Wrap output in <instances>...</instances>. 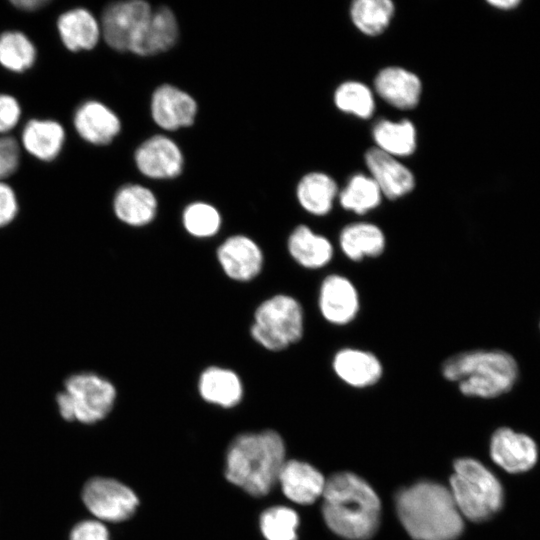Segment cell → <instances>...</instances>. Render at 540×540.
I'll return each mask as SVG.
<instances>
[{"mask_svg": "<svg viewBox=\"0 0 540 540\" xmlns=\"http://www.w3.org/2000/svg\"><path fill=\"white\" fill-rule=\"evenodd\" d=\"M73 124L85 141L95 145L110 143L121 128L117 115L98 101L82 103L74 113Z\"/></svg>", "mask_w": 540, "mask_h": 540, "instance_id": "20", "label": "cell"}, {"mask_svg": "<svg viewBox=\"0 0 540 540\" xmlns=\"http://www.w3.org/2000/svg\"><path fill=\"white\" fill-rule=\"evenodd\" d=\"M69 540H109V533L101 521L84 520L72 528Z\"/></svg>", "mask_w": 540, "mask_h": 540, "instance_id": "37", "label": "cell"}, {"mask_svg": "<svg viewBox=\"0 0 540 540\" xmlns=\"http://www.w3.org/2000/svg\"><path fill=\"white\" fill-rule=\"evenodd\" d=\"M332 369L339 379L355 388L372 386L383 375L382 363L375 354L352 347L335 353Z\"/></svg>", "mask_w": 540, "mask_h": 540, "instance_id": "17", "label": "cell"}, {"mask_svg": "<svg viewBox=\"0 0 540 540\" xmlns=\"http://www.w3.org/2000/svg\"><path fill=\"white\" fill-rule=\"evenodd\" d=\"M365 164L383 196L390 200L401 198L415 187L411 170L403 163L378 148L365 153Z\"/></svg>", "mask_w": 540, "mask_h": 540, "instance_id": "14", "label": "cell"}, {"mask_svg": "<svg viewBox=\"0 0 540 540\" xmlns=\"http://www.w3.org/2000/svg\"><path fill=\"white\" fill-rule=\"evenodd\" d=\"M197 112L195 100L186 92L172 86L158 87L152 96L151 113L158 126L176 130L190 126Z\"/></svg>", "mask_w": 540, "mask_h": 540, "instance_id": "15", "label": "cell"}, {"mask_svg": "<svg viewBox=\"0 0 540 540\" xmlns=\"http://www.w3.org/2000/svg\"><path fill=\"white\" fill-rule=\"evenodd\" d=\"M395 11L390 0H356L351 4L350 16L359 31L377 36L389 26Z\"/></svg>", "mask_w": 540, "mask_h": 540, "instance_id": "30", "label": "cell"}, {"mask_svg": "<svg viewBox=\"0 0 540 540\" xmlns=\"http://www.w3.org/2000/svg\"><path fill=\"white\" fill-rule=\"evenodd\" d=\"M36 57V48L24 33L9 30L0 34V65L5 69L25 72L34 65Z\"/></svg>", "mask_w": 540, "mask_h": 540, "instance_id": "31", "label": "cell"}, {"mask_svg": "<svg viewBox=\"0 0 540 540\" xmlns=\"http://www.w3.org/2000/svg\"><path fill=\"white\" fill-rule=\"evenodd\" d=\"M21 107L17 99L8 94H0V133L12 130L19 122Z\"/></svg>", "mask_w": 540, "mask_h": 540, "instance_id": "36", "label": "cell"}, {"mask_svg": "<svg viewBox=\"0 0 540 540\" xmlns=\"http://www.w3.org/2000/svg\"><path fill=\"white\" fill-rule=\"evenodd\" d=\"M441 373L457 382L465 396L493 398L512 388L517 364L507 352L479 349L451 355L441 364Z\"/></svg>", "mask_w": 540, "mask_h": 540, "instance_id": "4", "label": "cell"}, {"mask_svg": "<svg viewBox=\"0 0 540 540\" xmlns=\"http://www.w3.org/2000/svg\"><path fill=\"white\" fill-rule=\"evenodd\" d=\"M372 136L376 148L396 158L407 157L416 150V128L409 119L401 121L382 119L374 125Z\"/></svg>", "mask_w": 540, "mask_h": 540, "instance_id": "28", "label": "cell"}, {"mask_svg": "<svg viewBox=\"0 0 540 540\" xmlns=\"http://www.w3.org/2000/svg\"><path fill=\"white\" fill-rule=\"evenodd\" d=\"M113 207L117 218L122 222L131 226H143L154 219L157 200L148 188L130 184L116 193Z\"/></svg>", "mask_w": 540, "mask_h": 540, "instance_id": "25", "label": "cell"}, {"mask_svg": "<svg viewBox=\"0 0 540 540\" xmlns=\"http://www.w3.org/2000/svg\"><path fill=\"white\" fill-rule=\"evenodd\" d=\"M296 194L304 210L316 216H324L331 211L339 191L337 183L328 174L310 172L299 181Z\"/></svg>", "mask_w": 540, "mask_h": 540, "instance_id": "27", "label": "cell"}, {"mask_svg": "<svg viewBox=\"0 0 540 540\" xmlns=\"http://www.w3.org/2000/svg\"><path fill=\"white\" fill-rule=\"evenodd\" d=\"M285 463V445L272 430L237 436L226 454L225 476L248 494H268Z\"/></svg>", "mask_w": 540, "mask_h": 540, "instance_id": "3", "label": "cell"}, {"mask_svg": "<svg viewBox=\"0 0 540 540\" xmlns=\"http://www.w3.org/2000/svg\"><path fill=\"white\" fill-rule=\"evenodd\" d=\"M186 231L194 237L207 238L215 235L221 225V217L215 207L204 202L188 205L183 212Z\"/></svg>", "mask_w": 540, "mask_h": 540, "instance_id": "34", "label": "cell"}, {"mask_svg": "<svg viewBox=\"0 0 540 540\" xmlns=\"http://www.w3.org/2000/svg\"><path fill=\"white\" fill-rule=\"evenodd\" d=\"M116 398V389L107 379L90 372L73 374L56 396L58 410L67 421L92 424L105 418Z\"/></svg>", "mask_w": 540, "mask_h": 540, "instance_id": "7", "label": "cell"}, {"mask_svg": "<svg viewBox=\"0 0 540 540\" xmlns=\"http://www.w3.org/2000/svg\"><path fill=\"white\" fill-rule=\"evenodd\" d=\"M449 490L462 517L474 522L490 519L504 503L498 478L473 458L455 461Z\"/></svg>", "mask_w": 540, "mask_h": 540, "instance_id": "5", "label": "cell"}, {"mask_svg": "<svg viewBox=\"0 0 540 540\" xmlns=\"http://www.w3.org/2000/svg\"><path fill=\"white\" fill-rule=\"evenodd\" d=\"M322 515L327 526L348 540H366L378 529L381 504L378 495L361 477L340 472L326 480Z\"/></svg>", "mask_w": 540, "mask_h": 540, "instance_id": "1", "label": "cell"}, {"mask_svg": "<svg viewBox=\"0 0 540 540\" xmlns=\"http://www.w3.org/2000/svg\"><path fill=\"white\" fill-rule=\"evenodd\" d=\"M18 212V202L14 190L0 181V227L10 224Z\"/></svg>", "mask_w": 540, "mask_h": 540, "instance_id": "38", "label": "cell"}, {"mask_svg": "<svg viewBox=\"0 0 540 540\" xmlns=\"http://www.w3.org/2000/svg\"><path fill=\"white\" fill-rule=\"evenodd\" d=\"M374 88L386 103L402 110L416 107L422 93L420 78L413 72L398 66H389L380 70L374 79Z\"/></svg>", "mask_w": 540, "mask_h": 540, "instance_id": "16", "label": "cell"}, {"mask_svg": "<svg viewBox=\"0 0 540 540\" xmlns=\"http://www.w3.org/2000/svg\"><path fill=\"white\" fill-rule=\"evenodd\" d=\"M178 36V25L173 12L159 7L152 12L131 44V52L147 56L171 48Z\"/></svg>", "mask_w": 540, "mask_h": 540, "instance_id": "18", "label": "cell"}, {"mask_svg": "<svg viewBox=\"0 0 540 540\" xmlns=\"http://www.w3.org/2000/svg\"><path fill=\"white\" fill-rule=\"evenodd\" d=\"M224 273L236 281H250L262 270L264 256L258 244L244 235L227 238L217 250Z\"/></svg>", "mask_w": 540, "mask_h": 540, "instance_id": "12", "label": "cell"}, {"mask_svg": "<svg viewBox=\"0 0 540 540\" xmlns=\"http://www.w3.org/2000/svg\"><path fill=\"white\" fill-rule=\"evenodd\" d=\"M198 388L205 401L225 408L237 405L243 394L239 376L230 369L218 366L208 367L201 373Z\"/></svg>", "mask_w": 540, "mask_h": 540, "instance_id": "26", "label": "cell"}, {"mask_svg": "<svg viewBox=\"0 0 540 540\" xmlns=\"http://www.w3.org/2000/svg\"><path fill=\"white\" fill-rule=\"evenodd\" d=\"M250 333L270 351H281L297 343L304 333V311L300 302L286 294L274 295L255 310Z\"/></svg>", "mask_w": 540, "mask_h": 540, "instance_id": "6", "label": "cell"}, {"mask_svg": "<svg viewBox=\"0 0 540 540\" xmlns=\"http://www.w3.org/2000/svg\"><path fill=\"white\" fill-rule=\"evenodd\" d=\"M57 29L62 43L72 52L94 48L101 32L97 20L85 8L62 13L57 20Z\"/></svg>", "mask_w": 540, "mask_h": 540, "instance_id": "23", "label": "cell"}, {"mask_svg": "<svg viewBox=\"0 0 540 540\" xmlns=\"http://www.w3.org/2000/svg\"><path fill=\"white\" fill-rule=\"evenodd\" d=\"M336 107L344 113L368 119L375 110V100L371 89L359 81H346L334 93Z\"/></svg>", "mask_w": 540, "mask_h": 540, "instance_id": "32", "label": "cell"}, {"mask_svg": "<svg viewBox=\"0 0 540 540\" xmlns=\"http://www.w3.org/2000/svg\"><path fill=\"white\" fill-rule=\"evenodd\" d=\"M489 4L499 9H512L520 4L518 0H492Z\"/></svg>", "mask_w": 540, "mask_h": 540, "instance_id": "40", "label": "cell"}, {"mask_svg": "<svg viewBox=\"0 0 540 540\" xmlns=\"http://www.w3.org/2000/svg\"><path fill=\"white\" fill-rule=\"evenodd\" d=\"M339 247L352 261L380 256L386 247L382 229L370 222H354L346 225L339 234Z\"/></svg>", "mask_w": 540, "mask_h": 540, "instance_id": "24", "label": "cell"}, {"mask_svg": "<svg viewBox=\"0 0 540 540\" xmlns=\"http://www.w3.org/2000/svg\"><path fill=\"white\" fill-rule=\"evenodd\" d=\"M20 163L18 142L9 136L0 137V181L13 175Z\"/></svg>", "mask_w": 540, "mask_h": 540, "instance_id": "35", "label": "cell"}, {"mask_svg": "<svg viewBox=\"0 0 540 540\" xmlns=\"http://www.w3.org/2000/svg\"><path fill=\"white\" fill-rule=\"evenodd\" d=\"M287 246L295 262L307 269H319L326 266L334 254L330 240L304 224L292 231Z\"/></svg>", "mask_w": 540, "mask_h": 540, "instance_id": "22", "label": "cell"}, {"mask_svg": "<svg viewBox=\"0 0 540 540\" xmlns=\"http://www.w3.org/2000/svg\"><path fill=\"white\" fill-rule=\"evenodd\" d=\"M151 12V6L141 0L108 5L103 10L100 26L106 43L117 51H129Z\"/></svg>", "mask_w": 540, "mask_h": 540, "instance_id": "9", "label": "cell"}, {"mask_svg": "<svg viewBox=\"0 0 540 540\" xmlns=\"http://www.w3.org/2000/svg\"><path fill=\"white\" fill-rule=\"evenodd\" d=\"M82 500L95 518L109 522L130 518L139 503L136 494L129 487L105 477L88 480L82 490Z\"/></svg>", "mask_w": 540, "mask_h": 540, "instance_id": "8", "label": "cell"}, {"mask_svg": "<svg viewBox=\"0 0 540 540\" xmlns=\"http://www.w3.org/2000/svg\"><path fill=\"white\" fill-rule=\"evenodd\" d=\"M382 196L380 188L370 175L358 173L349 179L339 192L338 199L343 209L362 215L377 208Z\"/></svg>", "mask_w": 540, "mask_h": 540, "instance_id": "29", "label": "cell"}, {"mask_svg": "<svg viewBox=\"0 0 540 540\" xmlns=\"http://www.w3.org/2000/svg\"><path fill=\"white\" fill-rule=\"evenodd\" d=\"M135 162L142 174L155 179L176 177L183 169L181 150L163 135H155L143 142L136 150Z\"/></svg>", "mask_w": 540, "mask_h": 540, "instance_id": "13", "label": "cell"}, {"mask_svg": "<svg viewBox=\"0 0 540 540\" xmlns=\"http://www.w3.org/2000/svg\"><path fill=\"white\" fill-rule=\"evenodd\" d=\"M298 524L297 513L285 506L271 507L260 517V529L267 540H297Z\"/></svg>", "mask_w": 540, "mask_h": 540, "instance_id": "33", "label": "cell"}, {"mask_svg": "<svg viewBox=\"0 0 540 540\" xmlns=\"http://www.w3.org/2000/svg\"><path fill=\"white\" fill-rule=\"evenodd\" d=\"M399 520L414 540H455L463 531V517L445 486L421 481L395 497Z\"/></svg>", "mask_w": 540, "mask_h": 540, "instance_id": "2", "label": "cell"}, {"mask_svg": "<svg viewBox=\"0 0 540 540\" xmlns=\"http://www.w3.org/2000/svg\"><path fill=\"white\" fill-rule=\"evenodd\" d=\"M278 481L283 493L291 501L308 505L322 496L326 480L312 465L298 461H285Z\"/></svg>", "mask_w": 540, "mask_h": 540, "instance_id": "19", "label": "cell"}, {"mask_svg": "<svg viewBox=\"0 0 540 540\" xmlns=\"http://www.w3.org/2000/svg\"><path fill=\"white\" fill-rule=\"evenodd\" d=\"M318 306L327 322L343 326L357 316L360 308L359 294L350 279L340 274H330L321 283Z\"/></svg>", "mask_w": 540, "mask_h": 540, "instance_id": "10", "label": "cell"}, {"mask_svg": "<svg viewBox=\"0 0 540 540\" xmlns=\"http://www.w3.org/2000/svg\"><path fill=\"white\" fill-rule=\"evenodd\" d=\"M14 7L26 12L37 11L44 6L48 5L49 1L46 0H18L11 2Z\"/></svg>", "mask_w": 540, "mask_h": 540, "instance_id": "39", "label": "cell"}, {"mask_svg": "<svg viewBox=\"0 0 540 540\" xmlns=\"http://www.w3.org/2000/svg\"><path fill=\"white\" fill-rule=\"evenodd\" d=\"M492 460L509 473H523L537 462L538 448L528 435L502 427L494 432L490 442Z\"/></svg>", "mask_w": 540, "mask_h": 540, "instance_id": "11", "label": "cell"}, {"mask_svg": "<svg viewBox=\"0 0 540 540\" xmlns=\"http://www.w3.org/2000/svg\"><path fill=\"white\" fill-rule=\"evenodd\" d=\"M25 150L38 160L50 162L61 153L65 143V130L57 121L31 119L21 133Z\"/></svg>", "mask_w": 540, "mask_h": 540, "instance_id": "21", "label": "cell"}]
</instances>
